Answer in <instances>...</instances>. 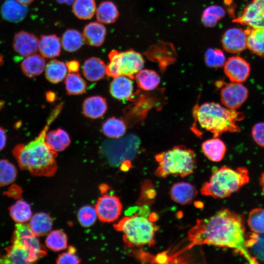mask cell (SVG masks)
<instances>
[{
    "instance_id": "cell-1",
    "label": "cell",
    "mask_w": 264,
    "mask_h": 264,
    "mask_svg": "<svg viewBox=\"0 0 264 264\" xmlns=\"http://www.w3.org/2000/svg\"><path fill=\"white\" fill-rule=\"evenodd\" d=\"M246 238L242 216L228 209H223L209 218L198 219L188 232L185 240L188 243L167 259L176 258L194 246L209 244L232 249L249 263L258 264L246 246Z\"/></svg>"
},
{
    "instance_id": "cell-2",
    "label": "cell",
    "mask_w": 264,
    "mask_h": 264,
    "mask_svg": "<svg viewBox=\"0 0 264 264\" xmlns=\"http://www.w3.org/2000/svg\"><path fill=\"white\" fill-rule=\"evenodd\" d=\"M63 104L57 105L51 111L45 125L39 135L26 144L17 145L13 154L22 169L37 176H50L56 172L57 152L52 150L45 141L49 126L60 113Z\"/></svg>"
},
{
    "instance_id": "cell-3",
    "label": "cell",
    "mask_w": 264,
    "mask_h": 264,
    "mask_svg": "<svg viewBox=\"0 0 264 264\" xmlns=\"http://www.w3.org/2000/svg\"><path fill=\"white\" fill-rule=\"evenodd\" d=\"M193 115L201 129L210 132L216 137L226 132H240L237 122L244 117L243 113L215 102H206L196 106Z\"/></svg>"
},
{
    "instance_id": "cell-4",
    "label": "cell",
    "mask_w": 264,
    "mask_h": 264,
    "mask_svg": "<svg viewBox=\"0 0 264 264\" xmlns=\"http://www.w3.org/2000/svg\"><path fill=\"white\" fill-rule=\"evenodd\" d=\"M249 181V173L246 168L233 169L222 166L213 172L209 180L202 186L200 193L214 198H224L239 190Z\"/></svg>"
},
{
    "instance_id": "cell-5",
    "label": "cell",
    "mask_w": 264,
    "mask_h": 264,
    "mask_svg": "<svg viewBox=\"0 0 264 264\" xmlns=\"http://www.w3.org/2000/svg\"><path fill=\"white\" fill-rule=\"evenodd\" d=\"M158 167L155 175L165 178L170 176L185 177L194 173L196 165L195 152L183 145H177L156 154Z\"/></svg>"
},
{
    "instance_id": "cell-6",
    "label": "cell",
    "mask_w": 264,
    "mask_h": 264,
    "mask_svg": "<svg viewBox=\"0 0 264 264\" xmlns=\"http://www.w3.org/2000/svg\"><path fill=\"white\" fill-rule=\"evenodd\" d=\"M117 228L123 232L129 246H140L155 243L154 235L158 227L149 219L136 215L124 218Z\"/></svg>"
},
{
    "instance_id": "cell-7",
    "label": "cell",
    "mask_w": 264,
    "mask_h": 264,
    "mask_svg": "<svg viewBox=\"0 0 264 264\" xmlns=\"http://www.w3.org/2000/svg\"><path fill=\"white\" fill-rule=\"evenodd\" d=\"M140 145V140L137 136L129 134L119 139L104 141L100 147V152L110 165L117 166L133 159Z\"/></svg>"
},
{
    "instance_id": "cell-8",
    "label": "cell",
    "mask_w": 264,
    "mask_h": 264,
    "mask_svg": "<svg viewBox=\"0 0 264 264\" xmlns=\"http://www.w3.org/2000/svg\"><path fill=\"white\" fill-rule=\"evenodd\" d=\"M248 96L247 88L241 83L225 84L220 90V100L224 107L231 110L239 108Z\"/></svg>"
},
{
    "instance_id": "cell-9",
    "label": "cell",
    "mask_w": 264,
    "mask_h": 264,
    "mask_svg": "<svg viewBox=\"0 0 264 264\" xmlns=\"http://www.w3.org/2000/svg\"><path fill=\"white\" fill-rule=\"evenodd\" d=\"M234 22L249 28H264V0H252Z\"/></svg>"
},
{
    "instance_id": "cell-10",
    "label": "cell",
    "mask_w": 264,
    "mask_h": 264,
    "mask_svg": "<svg viewBox=\"0 0 264 264\" xmlns=\"http://www.w3.org/2000/svg\"><path fill=\"white\" fill-rule=\"evenodd\" d=\"M37 237L28 224L17 223L13 234L12 244L24 246L42 257L46 253Z\"/></svg>"
},
{
    "instance_id": "cell-11",
    "label": "cell",
    "mask_w": 264,
    "mask_h": 264,
    "mask_svg": "<svg viewBox=\"0 0 264 264\" xmlns=\"http://www.w3.org/2000/svg\"><path fill=\"white\" fill-rule=\"evenodd\" d=\"M95 208L101 221L110 222L118 218L122 211V204L117 197L104 195L98 199Z\"/></svg>"
},
{
    "instance_id": "cell-12",
    "label": "cell",
    "mask_w": 264,
    "mask_h": 264,
    "mask_svg": "<svg viewBox=\"0 0 264 264\" xmlns=\"http://www.w3.org/2000/svg\"><path fill=\"white\" fill-rule=\"evenodd\" d=\"M118 65L120 75L127 76L131 79L142 69L144 60L142 55L132 49L119 52Z\"/></svg>"
},
{
    "instance_id": "cell-13",
    "label": "cell",
    "mask_w": 264,
    "mask_h": 264,
    "mask_svg": "<svg viewBox=\"0 0 264 264\" xmlns=\"http://www.w3.org/2000/svg\"><path fill=\"white\" fill-rule=\"evenodd\" d=\"M223 66L225 75L233 82H243L247 79L250 73V64L240 56L230 57Z\"/></svg>"
},
{
    "instance_id": "cell-14",
    "label": "cell",
    "mask_w": 264,
    "mask_h": 264,
    "mask_svg": "<svg viewBox=\"0 0 264 264\" xmlns=\"http://www.w3.org/2000/svg\"><path fill=\"white\" fill-rule=\"evenodd\" d=\"M41 257L26 247L13 244L7 249L6 254L0 258L1 264H28L36 262Z\"/></svg>"
},
{
    "instance_id": "cell-15",
    "label": "cell",
    "mask_w": 264,
    "mask_h": 264,
    "mask_svg": "<svg viewBox=\"0 0 264 264\" xmlns=\"http://www.w3.org/2000/svg\"><path fill=\"white\" fill-rule=\"evenodd\" d=\"M39 40L34 34L22 30L15 34L13 41L14 51L21 56L26 57L37 53Z\"/></svg>"
},
{
    "instance_id": "cell-16",
    "label": "cell",
    "mask_w": 264,
    "mask_h": 264,
    "mask_svg": "<svg viewBox=\"0 0 264 264\" xmlns=\"http://www.w3.org/2000/svg\"><path fill=\"white\" fill-rule=\"evenodd\" d=\"M221 43L223 48L228 52L237 53L247 48L246 35L240 28H231L223 34Z\"/></svg>"
},
{
    "instance_id": "cell-17",
    "label": "cell",
    "mask_w": 264,
    "mask_h": 264,
    "mask_svg": "<svg viewBox=\"0 0 264 264\" xmlns=\"http://www.w3.org/2000/svg\"><path fill=\"white\" fill-rule=\"evenodd\" d=\"M198 193L197 188L186 182L175 183L171 188L170 195L171 199L182 205L191 204Z\"/></svg>"
},
{
    "instance_id": "cell-18",
    "label": "cell",
    "mask_w": 264,
    "mask_h": 264,
    "mask_svg": "<svg viewBox=\"0 0 264 264\" xmlns=\"http://www.w3.org/2000/svg\"><path fill=\"white\" fill-rule=\"evenodd\" d=\"M133 86L132 81L127 76L120 75L113 78L110 86V92L114 98L123 102L133 97Z\"/></svg>"
},
{
    "instance_id": "cell-19",
    "label": "cell",
    "mask_w": 264,
    "mask_h": 264,
    "mask_svg": "<svg viewBox=\"0 0 264 264\" xmlns=\"http://www.w3.org/2000/svg\"><path fill=\"white\" fill-rule=\"evenodd\" d=\"M107 29L104 25L99 22H92L84 27L83 37L84 42L88 45L98 47L105 40Z\"/></svg>"
},
{
    "instance_id": "cell-20",
    "label": "cell",
    "mask_w": 264,
    "mask_h": 264,
    "mask_svg": "<svg viewBox=\"0 0 264 264\" xmlns=\"http://www.w3.org/2000/svg\"><path fill=\"white\" fill-rule=\"evenodd\" d=\"M28 11L27 5H23L17 0H6L0 8L2 18L6 21L17 23L26 17Z\"/></svg>"
},
{
    "instance_id": "cell-21",
    "label": "cell",
    "mask_w": 264,
    "mask_h": 264,
    "mask_svg": "<svg viewBox=\"0 0 264 264\" xmlns=\"http://www.w3.org/2000/svg\"><path fill=\"white\" fill-rule=\"evenodd\" d=\"M106 100L100 96H92L84 101L82 110L84 115L91 119H97L104 115L107 110Z\"/></svg>"
},
{
    "instance_id": "cell-22",
    "label": "cell",
    "mask_w": 264,
    "mask_h": 264,
    "mask_svg": "<svg viewBox=\"0 0 264 264\" xmlns=\"http://www.w3.org/2000/svg\"><path fill=\"white\" fill-rule=\"evenodd\" d=\"M61 39L55 34L43 35L39 41L38 50L44 58H54L61 51Z\"/></svg>"
},
{
    "instance_id": "cell-23",
    "label": "cell",
    "mask_w": 264,
    "mask_h": 264,
    "mask_svg": "<svg viewBox=\"0 0 264 264\" xmlns=\"http://www.w3.org/2000/svg\"><path fill=\"white\" fill-rule=\"evenodd\" d=\"M85 78L91 82H96L103 79L106 74V65L103 60L92 57L87 59L82 67Z\"/></svg>"
},
{
    "instance_id": "cell-24",
    "label": "cell",
    "mask_w": 264,
    "mask_h": 264,
    "mask_svg": "<svg viewBox=\"0 0 264 264\" xmlns=\"http://www.w3.org/2000/svg\"><path fill=\"white\" fill-rule=\"evenodd\" d=\"M45 65L44 58L36 53L25 57L20 66L26 76L32 78L42 74Z\"/></svg>"
},
{
    "instance_id": "cell-25",
    "label": "cell",
    "mask_w": 264,
    "mask_h": 264,
    "mask_svg": "<svg viewBox=\"0 0 264 264\" xmlns=\"http://www.w3.org/2000/svg\"><path fill=\"white\" fill-rule=\"evenodd\" d=\"M244 31L247 48L251 53L264 58V28L248 27Z\"/></svg>"
},
{
    "instance_id": "cell-26",
    "label": "cell",
    "mask_w": 264,
    "mask_h": 264,
    "mask_svg": "<svg viewBox=\"0 0 264 264\" xmlns=\"http://www.w3.org/2000/svg\"><path fill=\"white\" fill-rule=\"evenodd\" d=\"M201 149L206 157L213 162L220 161L226 151L225 145L218 137H214L203 142Z\"/></svg>"
},
{
    "instance_id": "cell-27",
    "label": "cell",
    "mask_w": 264,
    "mask_h": 264,
    "mask_svg": "<svg viewBox=\"0 0 264 264\" xmlns=\"http://www.w3.org/2000/svg\"><path fill=\"white\" fill-rule=\"evenodd\" d=\"M98 22L103 24H111L118 19L119 12L116 4L110 0L102 1L96 9Z\"/></svg>"
},
{
    "instance_id": "cell-28",
    "label": "cell",
    "mask_w": 264,
    "mask_h": 264,
    "mask_svg": "<svg viewBox=\"0 0 264 264\" xmlns=\"http://www.w3.org/2000/svg\"><path fill=\"white\" fill-rule=\"evenodd\" d=\"M45 141L50 148L56 152L64 151L70 144L68 133L61 128L47 131Z\"/></svg>"
},
{
    "instance_id": "cell-29",
    "label": "cell",
    "mask_w": 264,
    "mask_h": 264,
    "mask_svg": "<svg viewBox=\"0 0 264 264\" xmlns=\"http://www.w3.org/2000/svg\"><path fill=\"white\" fill-rule=\"evenodd\" d=\"M29 226L37 236L46 235L51 230L52 220L50 216L44 212L37 213L32 216L29 220Z\"/></svg>"
},
{
    "instance_id": "cell-30",
    "label": "cell",
    "mask_w": 264,
    "mask_h": 264,
    "mask_svg": "<svg viewBox=\"0 0 264 264\" xmlns=\"http://www.w3.org/2000/svg\"><path fill=\"white\" fill-rule=\"evenodd\" d=\"M67 70L66 66L64 62L52 59L45 65V76L50 83L57 84L66 78Z\"/></svg>"
},
{
    "instance_id": "cell-31",
    "label": "cell",
    "mask_w": 264,
    "mask_h": 264,
    "mask_svg": "<svg viewBox=\"0 0 264 264\" xmlns=\"http://www.w3.org/2000/svg\"><path fill=\"white\" fill-rule=\"evenodd\" d=\"M138 87L146 91L155 89L160 82L159 75L151 69H141L134 77Z\"/></svg>"
},
{
    "instance_id": "cell-32",
    "label": "cell",
    "mask_w": 264,
    "mask_h": 264,
    "mask_svg": "<svg viewBox=\"0 0 264 264\" xmlns=\"http://www.w3.org/2000/svg\"><path fill=\"white\" fill-rule=\"evenodd\" d=\"M61 41L63 49L69 52L77 51L84 42L82 34L75 29H67L62 35Z\"/></svg>"
},
{
    "instance_id": "cell-33",
    "label": "cell",
    "mask_w": 264,
    "mask_h": 264,
    "mask_svg": "<svg viewBox=\"0 0 264 264\" xmlns=\"http://www.w3.org/2000/svg\"><path fill=\"white\" fill-rule=\"evenodd\" d=\"M126 129L125 121L115 117L108 118L102 126L103 133L111 138H119L122 137L125 133Z\"/></svg>"
},
{
    "instance_id": "cell-34",
    "label": "cell",
    "mask_w": 264,
    "mask_h": 264,
    "mask_svg": "<svg viewBox=\"0 0 264 264\" xmlns=\"http://www.w3.org/2000/svg\"><path fill=\"white\" fill-rule=\"evenodd\" d=\"M95 0H75L72 3V11L75 16L81 20H88L95 14Z\"/></svg>"
},
{
    "instance_id": "cell-35",
    "label": "cell",
    "mask_w": 264,
    "mask_h": 264,
    "mask_svg": "<svg viewBox=\"0 0 264 264\" xmlns=\"http://www.w3.org/2000/svg\"><path fill=\"white\" fill-rule=\"evenodd\" d=\"M10 215L17 223H25L32 217L30 205L25 201L18 200L9 209Z\"/></svg>"
},
{
    "instance_id": "cell-36",
    "label": "cell",
    "mask_w": 264,
    "mask_h": 264,
    "mask_svg": "<svg viewBox=\"0 0 264 264\" xmlns=\"http://www.w3.org/2000/svg\"><path fill=\"white\" fill-rule=\"evenodd\" d=\"M246 244L248 249L250 248V252L257 261L264 262V233L252 232L246 238Z\"/></svg>"
},
{
    "instance_id": "cell-37",
    "label": "cell",
    "mask_w": 264,
    "mask_h": 264,
    "mask_svg": "<svg viewBox=\"0 0 264 264\" xmlns=\"http://www.w3.org/2000/svg\"><path fill=\"white\" fill-rule=\"evenodd\" d=\"M65 84L68 95H79L85 92L87 84L80 74L70 72L65 78Z\"/></svg>"
},
{
    "instance_id": "cell-38",
    "label": "cell",
    "mask_w": 264,
    "mask_h": 264,
    "mask_svg": "<svg viewBox=\"0 0 264 264\" xmlns=\"http://www.w3.org/2000/svg\"><path fill=\"white\" fill-rule=\"evenodd\" d=\"M67 237L61 230H56L51 231L45 240V244L48 248L54 251H59L66 248Z\"/></svg>"
},
{
    "instance_id": "cell-39",
    "label": "cell",
    "mask_w": 264,
    "mask_h": 264,
    "mask_svg": "<svg viewBox=\"0 0 264 264\" xmlns=\"http://www.w3.org/2000/svg\"><path fill=\"white\" fill-rule=\"evenodd\" d=\"M247 224L253 232L264 233V208L258 207L252 209L248 216Z\"/></svg>"
},
{
    "instance_id": "cell-40",
    "label": "cell",
    "mask_w": 264,
    "mask_h": 264,
    "mask_svg": "<svg viewBox=\"0 0 264 264\" xmlns=\"http://www.w3.org/2000/svg\"><path fill=\"white\" fill-rule=\"evenodd\" d=\"M17 174L15 166L7 159H0V186L9 185L15 179Z\"/></svg>"
},
{
    "instance_id": "cell-41",
    "label": "cell",
    "mask_w": 264,
    "mask_h": 264,
    "mask_svg": "<svg viewBox=\"0 0 264 264\" xmlns=\"http://www.w3.org/2000/svg\"><path fill=\"white\" fill-rule=\"evenodd\" d=\"M224 14V11L221 7L216 5L210 6L203 12L202 22L206 26H213L216 24Z\"/></svg>"
},
{
    "instance_id": "cell-42",
    "label": "cell",
    "mask_w": 264,
    "mask_h": 264,
    "mask_svg": "<svg viewBox=\"0 0 264 264\" xmlns=\"http://www.w3.org/2000/svg\"><path fill=\"white\" fill-rule=\"evenodd\" d=\"M204 60L207 66L218 68L222 66L225 62V57L223 52L219 49H208L205 53Z\"/></svg>"
},
{
    "instance_id": "cell-43",
    "label": "cell",
    "mask_w": 264,
    "mask_h": 264,
    "mask_svg": "<svg viewBox=\"0 0 264 264\" xmlns=\"http://www.w3.org/2000/svg\"><path fill=\"white\" fill-rule=\"evenodd\" d=\"M97 216L95 208L89 205L84 206L78 213V220L81 224L85 227L92 225L95 222Z\"/></svg>"
},
{
    "instance_id": "cell-44",
    "label": "cell",
    "mask_w": 264,
    "mask_h": 264,
    "mask_svg": "<svg viewBox=\"0 0 264 264\" xmlns=\"http://www.w3.org/2000/svg\"><path fill=\"white\" fill-rule=\"evenodd\" d=\"M119 52L116 50H112L108 55L110 62L106 66V74L113 78L120 76L118 65Z\"/></svg>"
},
{
    "instance_id": "cell-45",
    "label": "cell",
    "mask_w": 264,
    "mask_h": 264,
    "mask_svg": "<svg viewBox=\"0 0 264 264\" xmlns=\"http://www.w3.org/2000/svg\"><path fill=\"white\" fill-rule=\"evenodd\" d=\"M57 264H79L80 259L75 254V249L72 246H69L67 252L63 253L59 256L57 259Z\"/></svg>"
},
{
    "instance_id": "cell-46",
    "label": "cell",
    "mask_w": 264,
    "mask_h": 264,
    "mask_svg": "<svg viewBox=\"0 0 264 264\" xmlns=\"http://www.w3.org/2000/svg\"><path fill=\"white\" fill-rule=\"evenodd\" d=\"M251 135L257 145L264 147V121L257 123L253 126Z\"/></svg>"
},
{
    "instance_id": "cell-47",
    "label": "cell",
    "mask_w": 264,
    "mask_h": 264,
    "mask_svg": "<svg viewBox=\"0 0 264 264\" xmlns=\"http://www.w3.org/2000/svg\"><path fill=\"white\" fill-rule=\"evenodd\" d=\"M68 71L69 72H77L79 69L80 64L77 60H71L66 64Z\"/></svg>"
},
{
    "instance_id": "cell-48",
    "label": "cell",
    "mask_w": 264,
    "mask_h": 264,
    "mask_svg": "<svg viewBox=\"0 0 264 264\" xmlns=\"http://www.w3.org/2000/svg\"><path fill=\"white\" fill-rule=\"evenodd\" d=\"M6 136L4 129L0 127V151L5 146Z\"/></svg>"
},
{
    "instance_id": "cell-49",
    "label": "cell",
    "mask_w": 264,
    "mask_h": 264,
    "mask_svg": "<svg viewBox=\"0 0 264 264\" xmlns=\"http://www.w3.org/2000/svg\"><path fill=\"white\" fill-rule=\"evenodd\" d=\"M260 183L262 187V192L264 195V172H263L260 177Z\"/></svg>"
},
{
    "instance_id": "cell-50",
    "label": "cell",
    "mask_w": 264,
    "mask_h": 264,
    "mask_svg": "<svg viewBox=\"0 0 264 264\" xmlns=\"http://www.w3.org/2000/svg\"><path fill=\"white\" fill-rule=\"evenodd\" d=\"M59 3H65L67 5H70L73 3L75 0H56Z\"/></svg>"
},
{
    "instance_id": "cell-51",
    "label": "cell",
    "mask_w": 264,
    "mask_h": 264,
    "mask_svg": "<svg viewBox=\"0 0 264 264\" xmlns=\"http://www.w3.org/2000/svg\"><path fill=\"white\" fill-rule=\"evenodd\" d=\"M20 3L25 5H27L31 3L34 0H17Z\"/></svg>"
},
{
    "instance_id": "cell-52",
    "label": "cell",
    "mask_w": 264,
    "mask_h": 264,
    "mask_svg": "<svg viewBox=\"0 0 264 264\" xmlns=\"http://www.w3.org/2000/svg\"><path fill=\"white\" fill-rule=\"evenodd\" d=\"M46 98L48 100L53 101L55 98V94L52 92H49L46 94Z\"/></svg>"
},
{
    "instance_id": "cell-53",
    "label": "cell",
    "mask_w": 264,
    "mask_h": 264,
    "mask_svg": "<svg viewBox=\"0 0 264 264\" xmlns=\"http://www.w3.org/2000/svg\"><path fill=\"white\" fill-rule=\"evenodd\" d=\"M5 105V102L3 100H0V111L2 109Z\"/></svg>"
},
{
    "instance_id": "cell-54",
    "label": "cell",
    "mask_w": 264,
    "mask_h": 264,
    "mask_svg": "<svg viewBox=\"0 0 264 264\" xmlns=\"http://www.w3.org/2000/svg\"><path fill=\"white\" fill-rule=\"evenodd\" d=\"M4 62L3 56L2 54H0V66L2 65Z\"/></svg>"
}]
</instances>
